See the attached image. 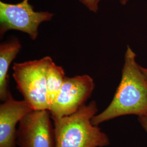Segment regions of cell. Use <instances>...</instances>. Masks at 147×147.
<instances>
[{"mask_svg": "<svg viewBox=\"0 0 147 147\" xmlns=\"http://www.w3.org/2000/svg\"><path fill=\"white\" fill-rule=\"evenodd\" d=\"M136 57V53L127 45L120 83L110 104L93 117V125L99 126L122 116L147 115V80Z\"/></svg>", "mask_w": 147, "mask_h": 147, "instance_id": "obj_1", "label": "cell"}, {"mask_svg": "<svg viewBox=\"0 0 147 147\" xmlns=\"http://www.w3.org/2000/svg\"><path fill=\"white\" fill-rule=\"evenodd\" d=\"M98 111L92 101L75 113L62 118L51 117L53 122L55 147H105L110 144L109 137L92 119Z\"/></svg>", "mask_w": 147, "mask_h": 147, "instance_id": "obj_2", "label": "cell"}, {"mask_svg": "<svg viewBox=\"0 0 147 147\" xmlns=\"http://www.w3.org/2000/svg\"><path fill=\"white\" fill-rule=\"evenodd\" d=\"M52 58L15 63L13 76L17 88L33 110H49L47 89V71Z\"/></svg>", "mask_w": 147, "mask_h": 147, "instance_id": "obj_3", "label": "cell"}, {"mask_svg": "<svg viewBox=\"0 0 147 147\" xmlns=\"http://www.w3.org/2000/svg\"><path fill=\"white\" fill-rule=\"evenodd\" d=\"M53 14L49 11H36L29 0H22L16 4L0 1V34L16 30L27 34L32 40L38 36L39 25L50 21Z\"/></svg>", "mask_w": 147, "mask_h": 147, "instance_id": "obj_4", "label": "cell"}, {"mask_svg": "<svg viewBox=\"0 0 147 147\" xmlns=\"http://www.w3.org/2000/svg\"><path fill=\"white\" fill-rule=\"evenodd\" d=\"M94 88V80L88 75L65 76L58 96L49 110L51 117L62 118L75 113L84 105Z\"/></svg>", "mask_w": 147, "mask_h": 147, "instance_id": "obj_5", "label": "cell"}, {"mask_svg": "<svg viewBox=\"0 0 147 147\" xmlns=\"http://www.w3.org/2000/svg\"><path fill=\"white\" fill-rule=\"evenodd\" d=\"M49 110H33L24 116L17 130L20 147H55L54 127Z\"/></svg>", "mask_w": 147, "mask_h": 147, "instance_id": "obj_6", "label": "cell"}, {"mask_svg": "<svg viewBox=\"0 0 147 147\" xmlns=\"http://www.w3.org/2000/svg\"><path fill=\"white\" fill-rule=\"evenodd\" d=\"M33 109L25 100H16L11 94L0 105V147H17L16 125Z\"/></svg>", "mask_w": 147, "mask_h": 147, "instance_id": "obj_7", "label": "cell"}, {"mask_svg": "<svg viewBox=\"0 0 147 147\" xmlns=\"http://www.w3.org/2000/svg\"><path fill=\"white\" fill-rule=\"evenodd\" d=\"M21 49V43L16 39L0 45V99L3 102L11 95L8 88V70Z\"/></svg>", "mask_w": 147, "mask_h": 147, "instance_id": "obj_8", "label": "cell"}, {"mask_svg": "<svg viewBox=\"0 0 147 147\" xmlns=\"http://www.w3.org/2000/svg\"><path fill=\"white\" fill-rule=\"evenodd\" d=\"M65 77L62 67L56 65L51 59L48 64L47 71V89L50 107L56 99Z\"/></svg>", "mask_w": 147, "mask_h": 147, "instance_id": "obj_9", "label": "cell"}, {"mask_svg": "<svg viewBox=\"0 0 147 147\" xmlns=\"http://www.w3.org/2000/svg\"><path fill=\"white\" fill-rule=\"evenodd\" d=\"M80 2L87 8L89 11L96 13L99 10L100 0H79Z\"/></svg>", "mask_w": 147, "mask_h": 147, "instance_id": "obj_10", "label": "cell"}, {"mask_svg": "<svg viewBox=\"0 0 147 147\" xmlns=\"http://www.w3.org/2000/svg\"><path fill=\"white\" fill-rule=\"evenodd\" d=\"M138 121L147 134V115L138 117Z\"/></svg>", "mask_w": 147, "mask_h": 147, "instance_id": "obj_11", "label": "cell"}, {"mask_svg": "<svg viewBox=\"0 0 147 147\" xmlns=\"http://www.w3.org/2000/svg\"><path fill=\"white\" fill-rule=\"evenodd\" d=\"M141 69L142 70V73L144 75L146 78L147 80V68H144V67H142L141 66Z\"/></svg>", "mask_w": 147, "mask_h": 147, "instance_id": "obj_12", "label": "cell"}, {"mask_svg": "<svg viewBox=\"0 0 147 147\" xmlns=\"http://www.w3.org/2000/svg\"><path fill=\"white\" fill-rule=\"evenodd\" d=\"M119 1H120V3H121V5H126V3L128 2L129 0H119Z\"/></svg>", "mask_w": 147, "mask_h": 147, "instance_id": "obj_13", "label": "cell"}]
</instances>
